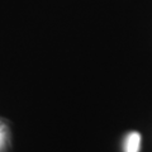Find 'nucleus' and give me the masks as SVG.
<instances>
[{
  "mask_svg": "<svg viewBox=\"0 0 152 152\" xmlns=\"http://www.w3.org/2000/svg\"><path fill=\"white\" fill-rule=\"evenodd\" d=\"M141 147V134L132 132L127 136L124 141V152H140Z\"/></svg>",
  "mask_w": 152,
  "mask_h": 152,
  "instance_id": "obj_1",
  "label": "nucleus"
},
{
  "mask_svg": "<svg viewBox=\"0 0 152 152\" xmlns=\"http://www.w3.org/2000/svg\"><path fill=\"white\" fill-rule=\"evenodd\" d=\"M9 141V129L7 123L0 119V151H3L7 147Z\"/></svg>",
  "mask_w": 152,
  "mask_h": 152,
  "instance_id": "obj_2",
  "label": "nucleus"
}]
</instances>
